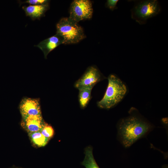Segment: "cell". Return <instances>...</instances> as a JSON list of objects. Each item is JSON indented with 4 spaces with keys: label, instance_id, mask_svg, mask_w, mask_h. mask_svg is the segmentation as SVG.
<instances>
[{
    "label": "cell",
    "instance_id": "17",
    "mask_svg": "<svg viewBox=\"0 0 168 168\" xmlns=\"http://www.w3.org/2000/svg\"><path fill=\"white\" fill-rule=\"evenodd\" d=\"M162 168H168V166L166 165H164V166H163Z\"/></svg>",
    "mask_w": 168,
    "mask_h": 168
},
{
    "label": "cell",
    "instance_id": "6",
    "mask_svg": "<svg viewBox=\"0 0 168 168\" xmlns=\"http://www.w3.org/2000/svg\"><path fill=\"white\" fill-rule=\"evenodd\" d=\"M99 70L95 66L88 67L82 76L75 83L74 87L79 90L92 89L102 79Z\"/></svg>",
    "mask_w": 168,
    "mask_h": 168
},
{
    "label": "cell",
    "instance_id": "10",
    "mask_svg": "<svg viewBox=\"0 0 168 168\" xmlns=\"http://www.w3.org/2000/svg\"><path fill=\"white\" fill-rule=\"evenodd\" d=\"M49 4L40 5H30L24 6L22 9L26 15L33 19H39L42 16L49 8Z\"/></svg>",
    "mask_w": 168,
    "mask_h": 168
},
{
    "label": "cell",
    "instance_id": "11",
    "mask_svg": "<svg viewBox=\"0 0 168 168\" xmlns=\"http://www.w3.org/2000/svg\"><path fill=\"white\" fill-rule=\"evenodd\" d=\"M85 152V157L82 164L86 168H100L94 158L92 147H87Z\"/></svg>",
    "mask_w": 168,
    "mask_h": 168
},
{
    "label": "cell",
    "instance_id": "9",
    "mask_svg": "<svg viewBox=\"0 0 168 168\" xmlns=\"http://www.w3.org/2000/svg\"><path fill=\"white\" fill-rule=\"evenodd\" d=\"M22 118V126L28 133L40 131L44 123L41 115Z\"/></svg>",
    "mask_w": 168,
    "mask_h": 168
},
{
    "label": "cell",
    "instance_id": "14",
    "mask_svg": "<svg viewBox=\"0 0 168 168\" xmlns=\"http://www.w3.org/2000/svg\"><path fill=\"white\" fill-rule=\"evenodd\" d=\"M40 131L45 137L49 139L53 136L54 134V131L52 127L44 122Z\"/></svg>",
    "mask_w": 168,
    "mask_h": 168
},
{
    "label": "cell",
    "instance_id": "16",
    "mask_svg": "<svg viewBox=\"0 0 168 168\" xmlns=\"http://www.w3.org/2000/svg\"><path fill=\"white\" fill-rule=\"evenodd\" d=\"M49 1L47 0H28L25 2L31 5H40L49 4Z\"/></svg>",
    "mask_w": 168,
    "mask_h": 168
},
{
    "label": "cell",
    "instance_id": "3",
    "mask_svg": "<svg viewBox=\"0 0 168 168\" xmlns=\"http://www.w3.org/2000/svg\"><path fill=\"white\" fill-rule=\"evenodd\" d=\"M56 34L64 39V44H74L85 39L83 28L69 17L61 18L56 25Z\"/></svg>",
    "mask_w": 168,
    "mask_h": 168
},
{
    "label": "cell",
    "instance_id": "13",
    "mask_svg": "<svg viewBox=\"0 0 168 168\" xmlns=\"http://www.w3.org/2000/svg\"><path fill=\"white\" fill-rule=\"evenodd\" d=\"M92 89H84L79 90L78 100L80 107L85 108L91 98Z\"/></svg>",
    "mask_w": 168,
    "mask_h": 168
},
{
    "label": "cell",
    "instance_id": "1",
    "mask_svg": "<svg viewBox=\"0 0 168 168\" xmlns=\"http://www.w3.org/2000/svg\"><path fill=\"white\" fill-rule=\"evenodd\" d=\"M151 128L147 122L136 117L131 116L121 121L118 132L123 145L128 147L147 133Z\"/></svg>",
    "mask_w": 168,
    "mask_h": 168
},
{
    "label": "cell",
    "instance_id": "7",
    "mask_svg": "<svg viewBox=\"0 0 168 168\" xmlns=\"http://www.w3.org/2000/svg\"><path fill=\"white\" fill-rule=\"evenodd\" d=\"M64 39L61 35L56 34L40 42L36 46L39 48L43 52L45 58L52 50L59 45L64 44Z\"/></svg>",
    "mask_w": 168,
    "mask_h": 168
},
{
    "label": "cell",
    "instance_id": "4",
    "mask_svg": "<svg viewBox=\"0 0 168 168\" xmlns=\"http://www.w3.org/2000/svg\"><path fill=\"white\" fill-rule=\"evenodd\" d=\"M161 9L157 0L136 1L131 10V17L139 24H144L149 19L159 14Z\"/></svg>",
    "mask_w": 168,
    "mask_h": 168
},
{
    "label": "cell",
    "instance_id": "12",
    "mask_svg": "<svg viewBox=\"0 0 168 168\" xmlns=\"http://www.w3.org/2000/svg\"><path fill=\"white\" fill-rule=\"evenodd\" d=\"M28 133L31 142L36 147H42L45 146L49 140L45 137L40 131Z\"/></svg>",
    "mask_w": 168,
    "mask_h": 168
},
{
    "label": "cell",
    "instance_id": "8",
    "mask_svg": "<svg viewBox=\"0 0 168 168\" xmlns=\"http://www.w3.org/2000/svg\"><path fill=\"white\" fill-rule=\"evenodd\" d=\"M20 109L22 118L29 116L41 115L39 104L35 99H27L24 100L21 103Z\"/></svg>",
    "mask_w": 168,
    "mask_h": 168
},
{
    "label": "cell",
    "instance_id": "5",
    "mask_svg": "<svg viewBox=\"0 0 168 168\" xmlns=\"http://www.w3.org/2000/svg\"><path fill=\"white\" fill-rule=\"evenodd\" d=\"M93 13L91 1L75 0L71 4L69 17L78 23L81 21L91 19Z\"/></svg>",
    "mask_w": 168,
    "mask_h": 168
},
{
    "label": "cell",
    "instance_id": "15",
    "mask_svg": "<svg viewBox=\"0 0 168 168\" xmlns=\"http://www.w3.org/2000/svg\"><path fill=\"white\" fill-rule=\"evenodd\" d=\"M118 0H108L105 3V6L111 11H113L117 8V5Z\"/></svg>",
    "mask_w": 168,
    "mask_h": 168
},
{
    "label": "cell",
    "instance_id": "2",
    "mask_svg": "<svg viewBox=\"0 0 168 168\" xmlns=\"http://www.w3.org/2000/svg\"><path fill=\"white\" fill-rule=\"evenodd\" d=\"M108 79V85L105 95L97 103L100 108L107 109L111 108L120 101L127 92L125 85L115 75L111 74Z\"/></svg>",
    "mask_w": 168,
    "mask_h": 168
}]
</instances>
